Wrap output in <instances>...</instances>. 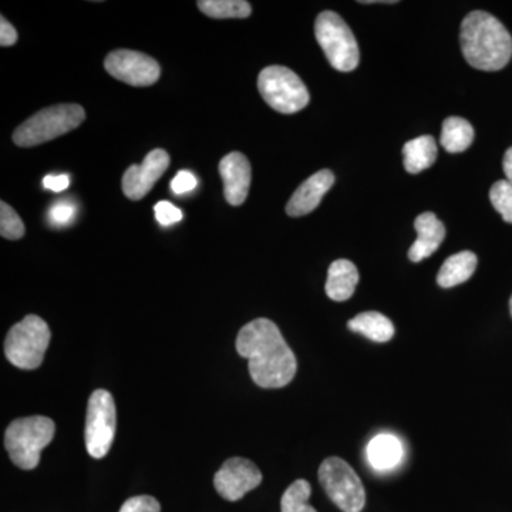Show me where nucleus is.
<instances>
[{"label":"nucleus","instance_id":"nucleus-1","mask_svg":"<svg viewBox=\"0 0 512 512\" xmlns=\"http://www.w3.org/2000/svg\"><path fill=\"white\" fill-rule=\"evenodd\" d=\"M237 350L248 359L249 373L259 387L279 389L296 375V357L272 320L255 319L239 330Z\"/></svg>","mask_w":512,"mask_h":512},{"label":"nucleus","instance_id":"nucleus-2","mask_svg":"<svg viewBox=\"0 0 512 512\" xmlns=\"http://www.w3.org/2000/svg\"><path fill=\"white\" fill-rule=\"evenodd\" d=\"M461 49L470 66L484 72L504 69L512 57V37L490 13L476 10L461 23Z\"/></svg>","mask_w":512,"mask_h":512},{"label":"nucleus","instance_id":"nucleus-3","mask_svg":"<svg viewBox=\"0 0 512 512\" xmlns=\"http://www.w3.org/2000/svg\"><path fill=\"white\" fill-rule=\"evenodd\" d=\"M55 423L45 416L23 417L12 421L5 433L10 460L22 470L39 466L40 454L55 437Z\"/></svg>","mask_w":512,"mask_h":512},{"label":"nucleus","instance_id":"nucleus-4","mask_svg":"<svg viewBox=\"0 0 512 512\" xmlns=\"http://www.w3.org/2000/svg\"><path fill=\"white\" fill-rule=\"evenodd\" d=\"M86 120V111L79 104H57L40 110L13 133L19 147H36L70 133Z\"/></svg>","mask_w":512,"mask_h":512},{"label":"nucleus","instance_id":"nucleus-5","mask_svg":"<svg viewBox=\"0 0 512 512\" xmlns=\"http://www.w3.org/2000/svg\"><path fill=\"white\" fill-rule=\"evenodd\" d=\"M50 338L52 333L45 320L36 315H28L9 330L5 340V355L19 369L35 370L43 363Z\"/></svg>","mask_w":512,"mask_h":512},{"label":"nucleus","instance_id":"nucleus-6","mask_svg":"<svg viewBox=\"0 0 512 512\" xmlns=\"http://www.w3.org/2000/svg\"><path fill=\"white\" fill-rule=\"evenodd\" d=\"M315 35L329 63L339 72H353L359 66L360 52L356 37L338 13H320L315 22Z\"/></svg>","mask_w":512,"mask_h":512},{"label":"nucleus","instance_id":"nucleus-7","mask_svg":"<svg viewBox=\"0 0 512 512\" xmlns=\"http://www.w3.org/2000/svg\"><path fill=\"white\" fill-rule=\"evenodd\" d=\"M258 89L266 103L282 114L298 113L311 100L305 83L285 66H269L262 70Z\"/></svg>","mask_w":512,"mask_h":512},{"label":"nucleus","instance_id":"nucleus-8","mask_svg":"<svg viewBox=\"0 0 512 512\" xmlns=\"http://www.w3.org/2000/svg\"><path fill=\"white\" fill-rule=\"evenodd\" d=\"M319 481L330 500L343 512H360L365 508L362 480L342 458H326L319 467Z\"/></svg>","mask_w":512,"mask_h":512},{"label":"nucleus","instance_id":"nucleus-9","mask_svg":"<svg viewBox=\"0 0 512 512\" xmlns=\"http://www.w3.org/2000/svg\"><path fill=\"white\" fill-rule=\"evenodd\" d=\"M117 413L113 396L99 389L90 396L87 404L86 448L93 458H103L109 453L116 436Z\"/></svg>","mask_w":512,"mask_h":512},{"label":"nucleus","instance_id":"nucleus-10","mask_svg":"<svg viewBox=\"0 0 512 512\" xmlns=\"http://www.w3.org/2000/svg\"><path fill=\"white\" fill-rule=\"evenodd\" d=\"M104 69L114 79L134 87L153 86L160 79V64L153 57L134 50H114L104 60Z\"/></svg>","mask_w":512,"mask_h":512},{"label":"nucleus","instance_id":"nucleus-11","mask_svg":"<svg viewBox=\"0 0 512 512\" xmlns=\"http://www.w3.org/2000/svg\"><path fill=\"white\" fill-rule=\"evenodd\" d=\"M261 483L259 468L251 460L241 457L229 458L214 477L218 494L227 501L241 500Z\"/></svg>","mask_w":512,"mask_h":512},{"label":"nucleus","instance_id":"nucleus-12","mask_svg":"<svg viewBox=\"0 0 512 512\" xmlns=\"http://www.w3.org/2000/svg\"><path fill=\"white\" fill-rule=\"evenodd\" d=\"M170 165L167 151H151L144 158L143 164L131 165L123 175V191L130 200H143L153 190L154 184L163 177Z\"/></svg>","mask_w":512,"mask_h":512},{"label":"nucleus","instance_id":"nucleus-13","mask_svg":"<svg viewBox=\"0 0 512 512\" xmlns=\"http://www.w3.org/2000/svg\"><path fill=\"white\" fill-rule=\"evenodd\" d=\"M220 174L224 181L225 200L238 207L247 200L249 187H251V164L244 154L234 151L222 158Z\"/></svg>","mask_w":512,"mask_h":512},{"label":"nucleus","instance_id":"nucleus-14","mask_svg":"<svg viewBox=\"0 0 512 512\" xmlns=\"http://www.w3.org/2000/svg\"><path fill=\"white\" fill-rule=\"evenodd\" d=\"M333 184H335V174L332 171L322 170L313 174L292 195L286 205V214L289 217H303L311 214L319 207L320 201Z\"/></svg>","mask_w":512,"mask_h":512},{"label":"nucleus","instance_id":"nucleus-15","mask_svg":"<svg viewBox=\"0 0 512 512\" xmlns=\"http://www.w3.org/2000/svg\"><path fill=\"white\" fill-rule=\"evenodd\" d=\"M414 228L417 231L416 242L409 249L410 261L420 262L430 258L446 238V228L443 222L433 212H423L414 221Z\"/></svg>","mask_w":512,"mask_h":512},{"label":"nucleus","instance_id":"nucleus-16","mask_svg":"<svg viewBox=\"0 0 512 512\" xmlns=\"http://www.w3.org/2000/svg\"><path fill=\"white\" fill-rule=\"evenodd\" d=\"M357 284H359V272L353 262L348 259H338L330 265L325 289L332 301H348L355 293Z\"/></svg>","mask_w":512,"mask_h":512},{"label":"nucleus","instance_id":"nucleus-17","mask_svg":"<svg viewBox=\"0 0 512 512\" xmlns=\"http://www.w3.org/2000/svg\"><path fill=\"white\" fill-rule=\"evenodd\" d=\"M403 444L393 434H379L367 446L370 466L377 471L393 470L403 460Z\"/></svg>","mask_w":512,"mask_h":512},{"label":"nucleus","instance_id":"nucleus-18","mask_svg":"<svg viewBox=\"0 0 512 512\" xmlns=\"http://www.w3.org/2000/svg\"><path fill=\"white\" fill-rule=\"evenodd\" d=\"M477 268V255L470 251L458 252L446 259L437 275V284L448 289L464 284L474 275Z\"/></svg>","mask_w":512,"mask_h":512},{"label":"nucleus","instance_id":"nucleus-19","mask_svg":"<svg viewBox=\"0 0 512 512\" xmlns=\"http://www.w3.org/2000/svg\"><path fill=\"white\" fill-rule=\"evenodd\" d=\"M404 168L407 173L419 174L434 164L437 158V143L431 136L410 140L403 147Z\"/></svg>","mask_w":512,"mask_h":512},{"label":"nucleus","instance_id":"nucleus-20","mask_svg":"<svg viewBox=\"0 0 512 512\" xmlns=\"http://www.w3.org/2000/svg\"><path fill=\"white\" fill-rule=\"evenodd\" d=\"M348 328L377 343L389 342L396 332L392 320L379 312L359 313L349 320Z\"/></svg>","mask_w":512,"mask_h":512},{"label":"nucleus","instance_id":"nucleus-21","mask_svg":"<svg viewBox=\"0 0 512 512\" xmlns=\"http://www.w3.org/2000/svg\"><path fill=\"white\" fill-rule=\"evenodd\" d=\"M474 141V128L466 119L448 117L441 131V146L447 153H463Z\"/></svg>","mask_w":512,"mask_h":512},{"label":"nucleus","instance_id":"nucleus-22","mask_svg":"<svg viewBox=\"0 0 512 512\" xmlns=\"http://www.w3.org/2000/svg\"><path fill=\"white\" fill-rule=\"evenodd\" d=\"M197 6L212 19H247L252 13L251 3L245 0H201Z\"/></svg>","mask_w":512,"mask_h":512},{"label":"nucleus","instance_id":"nucleus-23","mask_svg":"<svg viewBox=\"0 0 512 512\" xmlns=\"http://www.w3.org/2000/svg\"><path fill=\"white\" fill-rule=\"evenodd\" d=\"M311 484L306 480H296L289 485L281 501V512H318L309 505L311 497Z\"/></svg>","mask_w":512,"mask_h":512},{"label":"nucleus","instance_id":"nucleus-24","mask_svg":"<svg viewBox=\"0 0 512 512\" xmlns=\"http://www.w3.org/2000/svg\"><path fill=\"white\" fill-rule=\"evenodd\" d=\"M490 200L503 220L512 224V184L507 180L497 181L491 187Z\"/></svg>","mask_w":512,"mask_h":512},{"label":"nucleus","instance_id":"nucleus-25","mask_svg":"<svg viewBox=\"0 0 512 512\" xmlns=\"http://www.w3.org/2000/svg\"><path fill=\"white\" fill-rule=\"evenodd\" d=\"M0 235L6 239H20L25 235V224L20 220L18 212L5 201L0 202Z\"/></svg>","mask_w":512,"mask_h":512},{"label":"nucleus","instance_id":"nucleus-26","mask_svg":"<svg viewBox=\"0 0 512 512\" xmlns=\"http://www.w3.org/2000/svg\"><path fill=\"white\" fill-rule=\"evenodd\" d=\"M76 218V205L72 201H59L52 205L49 220L55 227L69 225Z\"/></svg>","mask_w":512,"mask_h":512},{"label":"nucleus","instance_id":"nucleus-27","mask_svg":"<svg viewBox=\"0 0 512 512\" xmlns=\"http://www.w3.org/2000/svg\"><path fill=\"white\" fill-rule=\"evenodd\" d=\"M120 512H161V505L150 495H138V497L128 498L120 508Z\"/></svg>","mask_w":512,"mask_h":512},{"label":"nucleus","instance_id":"nucleus-28","mask_svg":"<svg viewBox=\"0 0 512 512\" xmlns=\"http://www.w3.org/2000/svg\"><path fill=\"white\" fill-rule=\"evenodd\" d=\"M154 212H156L158 224L163 225V227H170V225L177 224V222L183 220V212H181L180 208L175 207V205L168 201L158 202L156 207H154Z\"/></svg>","mask_w":512,"mask_h":512},{"label":"nucleus","instance_id":"nucleus-29","mask_svg":"<svg viewBox=\"0 0 512 512\" xmlns=\"http://www.w3.org/2000/svg\"><path fill=\"white\" fill-rule=\"evenodd\" d=\"M198 181L190 171H180L171 181V190L175 195H185L197 188Z\"/></svg>","mask_w":512,"mask_h":512},{"label":"nucleus","instance_id":"nucleus-30","mask_svg":"<svg viewBox=\"0 0 512 512\" xmlns=\"http://www.w3.org/2000/svg\"><path fill=\"white\" fill-rule=\"evenodd\" d=\"M18 42V32L6 18L0 19V45L9 47Z\"/></svg>","mask_w":512,"mask_h":512},{"label":"nucleus","instance_id":"nucleus-31","mask_svg":"<svg viewBox=\"0 0 512 512\" xmlns=\"http://www.w3.org/2000/svg\"><path fill=\"white\" fill-rule=\"evenodd\" d=\"M70 185L69 175H46L45 180H43V187L46 190L53 192H62L67 190Z\"/></svg>","mask_w":512,"mask_h":512},{"label":"nucleus","instance_id":"nucleus-32","mask_svg":"<svg viewBox=\"0 0 512 512\" xmlns=\"http://www.w3.org/2000/svg\"><path fill=\"white\" fill-rule=\"evenodd\" d=\"M504 173L508 183L512 184V147L508 148L504 156Z\"/></svg>","mask_w":512,"mask_h":512},{"label":"nucleus","instance_id":"nucleus-33","mask_svg":"<svg viewBox=\"0 0 512 512\" xmlns=\"http://www.w3.org/2000/svg\"><path fill=\"white\" fill-rule=\"evenodd\" d=\"M362 3H365V5H369V3H377V2H373V0H370V2H362ZM379 3H396V2H379Z\"/></svg>","mask_w":512,"mask_h":512},{"label":"nucleus","instance_id":"nucleus-34","mask_svg":"<svg viewBox=\"0 0 512 512\" xmlns=\"http://www.w3.org/2000/svg\"><path fill=\"white\" fill-rule=\"evenodd\" d=\"M510 311H511V316H512V296H511V299H510Z\"/></svg>","mask_w":512,"mask_h":512}]
</instances>
